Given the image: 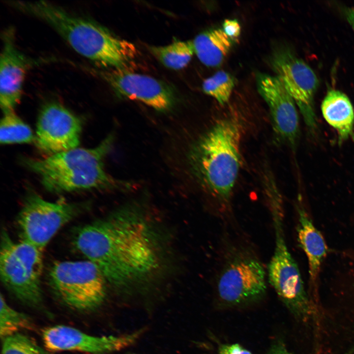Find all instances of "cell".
<instances>
[{"instance_id":"obj_12","label":"cell","mask_w":354,"mask_h":354,"mask_svg":"<svg viewBox=\"0 0 354 354\" xmlns=\"http://www.w3.org/2000/svg\"><path fill=\"white\" fill-rule=\"evenodd\" d=\"M99 75L120 97L138 100L160 112L169 111L176 104L174 88L152 77L118 69L100 72Z\"/></svg>"},{"instance_id":"obj_25","label":"cell","mask_w":354,"mask_h":354,"mask_svg":"<svg viewBox=\"0 0 354 354\" xmlns=\"http://www.w3.org/2000/svg\"><path fill=\"white\" fill-rule=\"evenodd\" d=\"M218 354H252L238 344H223L220 346Z\"/></svg>"},{"instance_id":"obj_24","label":"cell","mask_w":354,"mask_h":354,"mask_svg":"<svg viewBox=\"0 0 354 354\" xmlns=\"http://www.w3.org/2000/svg\"><path fill=\"white\" fill-rule=\"evenodd\" d=\"M222 27L224 32L231 40L236 39L240 34L241 27L236 20H225Z\"/></svg>"},{"instance_id":"obj_11","label":"cell","mask_w":354,"mask_h":354,"mask_svg":"<svg viewBox=\"0 0 354 354\" xmlns=\"http://www.w3.org/2000/svg\"><path fill=\"white\" fill-rule=\"evenodd\" d=\"M276 77L298 107L308 127H316L314 98L318 80L310 67L289 50L280 51L272 61Z\"/></svg>"},{"instance_id":"obj_26","label":"cell","mask_w":354,"mask_h":354,"mask_svg":"<svg viewBox=\"0 0 354 354\" xmlns=\"http://www.w3.org/2000/svg\"><path fill=\"white\" fill-rule=\"evenodd\" d=\"M268 354H294L282 342H276L270 348Z\"/></svg>"},{"instance_id":"obj_23","label":"cell","mask_w":354,"mask_h":354,"mask_svg":"<svg viewBox=\"0 0 354 354\" xmlns=\"http://www.w3.org/2000/svg\"><path fill=\"white\" fill-rule=\"evenodd\" d=\"M2 354H48L31 338L16 333L3 339Z\"/></svg>"},{"instance_id":"obj_22","label":"cell","mask_w":354,"mask_h":354,"mask_svg":"<svg viewBox=\"0 0 354 354\" xmlns=\"http://www.w3.org/2000/svg\"><path fill=\"white\" fill-rule=\"evenodd\" d=\"M30 322L23 313L11 307L0 295V335L2 338L17 333L21 329L30 326Z\"/></svg>"},{"instance_id":"obj_14","label":"cell","mask_w":354,"mask_h":354,"mask_svg":"<svg viewBox=\"0 0 354 354\" xmlns=\"http://www.w3.org/2000/svg\"><path fill=\"white\" fill-rule=\"evenodd\" d=\"M0 61V105L3 112L14 111L20 102L28 69L35 63L17 48L13 28L2 33Z\"/></svg>"},{"instance_id":"obj_2","label":"cell","mask_w":354,"mask_h":354,"mask_svg":"<svg viewBox=\"0 0 354 354\" xmlns=\"http://www.w3.org/2000/svg\"><path fill=\"white\" fill-rule=\"evenodd\" d=\"M12 7L44 21L79 55L112 69L125 70L137 57L132 43L97 23L46 1H8Z\"/></svg>"},{"instance_id":"obj_1","label":"cell","mask_w":354,"mask_h":354,"mask_svg":"<svg viewBox=\"0 0 354 354\" xmlns=\"http://www.w3.org/2000/svg\"><path fill=\"white\" fill-rule=\"evenodd\" d=\"M73 241L107 282L119 288L143 284L160 268L158 236L149 222L134 208H123L80 228Z\"/></svg>"},{"instance_id":"obj_16","label":"cell","mask_w":354,"mask_h":354,"mask_svg":"<svg viewBox=\"0 0 354 354\" xmlns=\"http://www.w3.org/2000/svg\"><path fill=\"white\" fill-rule=\"evenodd\" d=\"M298 241L307 258L310 282L311 287L315 290L321 266L327 255L328 248L322 235L303 207L298 208Z\"/></svg>"},{"instance_id":"obj_4","label":"cell","mask_w":354,"mask_h":354,"mask_svg":"<svg viewBox=\"0 0 354 354\" xmlns=\"http://www.w3.org/2000/svg\"><path fill=\"white\" fill-rule=\"evenodd\" d=\"M240 122L223 118L195 143L189 153L193 172L208 191L219 201H229L241 166Z\"/></svg>"},{"instance_id":"obj_13","label":"cell","mask_w":354,"mask_h":354,"mask_svg":"<svg viewBox=\"0 0 354 354\" xmlns=\"http://www.w3.org/2000/svg\"><path fill=\"white\" fill-rule=\"evenodd\" d=\"M140 331L121 337L95 336L71 326L57 325L45 328L42 338L46 348L51 351H78L102 354L118 351L133 343Z\"/></svg>"},{"instance_id":"obj_6","label":"cell","mask_w":354,"mask_h":354,"mask_svg":"<svg viewBox=\"0 0 354 354\" xmlns=\"http://www.w3.org/2000/svg\"><path fill=\"white\" fill-rule=\"evenodd\" d=\"M43 251L25 240L15 241L4 230L1 232V280L17 299L31 306L42 301Z\"/></svg>"},{"instance_id":"obj_18","label":"cell","mask_w":354,"mask_h":354,"mask_svg":"<svg viewBox=\"0 0 354 354\" xmlns=\"http://www.w3.org/2000/svg\"><path fill=\"white\" fill-rule=\"evenodd\" d=\"M194 53L208 67L221 65L232 47V40L222 29L208 30L198 34L192 40Z\"/></svg>"},{"instance_id":"obj_15","label":"cell","mask_w":354,"mask_h":354,"mask_svg":"<svg viewBox=\"0 0 354 354\" xmlns=\"http://www.w3.org/2000/svg\"><path fill=\"white\" fill-rule=\"evenodd\" d=\"M257 84L258 91L269 107L275 132L294 146L299 132L294 100L276 76L260 74Z\"/></svg>"},{"instance_id":"obj_3","label":"cell","mask_w":354,"mask_h":354,"mask_svg":"<svg viewBox=\"0 0 354 354\" xmlns=\"http://www.w3.org/2000/svg\"><path fill=\"white\" fill-rule=\"evenodd\" d=\"M114 142L110 134L93 148L78 147L42 158L24 157L22 162L53 192L126 187L129 184L114 178L104 168V159Z\"/></svg>"},{"instance_id":"obj_20","label":"cell","mask_w":354,"mask_h":354,"mask_svg":"<svg viewBox=\"0 0 354 354\" xmlns=\"http://www.w3.org/2000/svg\"><path fill=\"white\" fill-rule=\"evenodd\" d=\"M0 124V142L2 144L30 143L35 137L30 127L14 112H3Z\"/></svg>"},{"instance_id":"obj_19","label":"cell","mask_w":354,"mask_h":354,"mask_svg":"<svg viewBox=\"0 0 354 354\" xmlns=\"http://www.w3.org/2000/svg\"><path fill=\"white\" fill-rule=\"evenodd\" d=\"M150 52L167 68L179 70L190 61L194 53L192 40H175L165 46H149Z\"/></svg>"},{"instance_id":"obj_10","label":"cell","mask_w":354,"mask_h":354,"mask_svg":"<svg viewBox=\"0 0 354 354\" xmlns=\"http://www.w3.org/2000/svg\"><path fill=\"white\" fill-rule=\"evenodd\" d=\"M80 119L59 103L51 102L40 110L34 142L43 152L52 155L78 148Z\"/></svg>"},{"instance_id":"obj_9","label":"cell","mask_w":354,"mask_h":354,"mask_svg":"<svg viewBox=\"0 0 354 354\" xmlns=\"http://www.w3.org/2000/svg\"><path fill=\"white\" fill-rule=\"evenodd\" d=\"M266 271L259 260L247 253H238L228 260L218 277V296L231 305L255 302L266 293Z\"/></svg>"},{"instance_id":"obj_5","label":"cell","mask_w":354,"mask_h":354,"mask_svg":"<svg viewBox=\"0 0 354 354\" xmlns=\"http://www.w3.org/2000/svg\"><path fill=\"white\" fill-rule=\"evenodd\" d=\"M275 233L274 250L267 266L268 281L291 312L306 323L317 316L314 302L308 295L298 266L286 242L282 209L270 208Z\"/></svg>"},{"instance_id":"obj_17","label":"cell","mask_w":354,"mask_h":354,"mask_svg":"<svg viewBox=\"0 0 354 354\" xmlns=\"http://www.w3.org/2000/svg\"><path fill=\"white\" fill-rule=\"evenodd\" d=\"M321 109L325 120L337 130L339 142L353 136L354 112L346 94L339 90H329L323 101Z\"/></svg>"},{"instance_id":"obj_7","label":"cell","mask_w":354,"mask_h":354,"mask_svg":"<svg viewBox=\"0 0 354 354\" xmlns=\"http://www.w3.org/2000/svg\"><path fill=\"white\" fill-rule=\"evenodd\" d=\"M48 279L56 295L74 309L94 310L106 297L107 282L88 260L56 262L50 269Z\"/></svg>"},{"instance_id":"obj_27","label":"cell","mask_w":354,"mask_h":354,"mask_svg":"<svg viewBox=\"0 0 354 354\" xmlns=\"http://www.w3.org/2000/svg\"><path fill=\"white\" fill-rule=\"evenodd\" d=\"M343 13L347 21L354 30V7H345Z\"/></svg>"},{"instance_id":"obj_8","label":"cell","mask_w":354,"mask_h":354,"mask_svg":"<svg viewBox=\"0 0 354 354\" xmlns=\"http://www.w3.org/2000/svg\"><path fill=\"white\" fill-rule=\"evenodd\" d=\"M82 208L78 204L51 202L31 194L25 200L17 218L21 239L43 251L59 230Z\"/></svg>"},{"instance_id":"obj_21","label":"cell","mask_w":354,"mask_h":354,"mask_svg":"<svg viewBox=\"0 0 354 354\" xmlns=\"http://www.w3.org/2000/svg\"><path fill=\"white\" fill-rule=\"evenodd\" d=\"M235 87V81L229 73L219 70L203 83V91L224 105L230 99Z\"/></svg>"}]
</instances>
